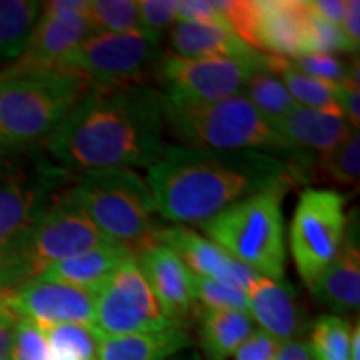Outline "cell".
Returning a JSON list of instances; mask_svg holds the SVG:
<instances>
[{
    "mask_svg": "<svg viewBox=\"0 0 360 360\" xmlns=\"http://www.w3.org/2000/svg\"><path fill=\"white\" fill-rule=\"evenodd\" d=\"M160 94L152 85L90 87L42 148L79 175L96 170L152 167L167 150Z\"/></svg>",
    "mask_w": 360,
    "mask_h": 360,
    "instance_id": "cell-1",
    "label": "cell"
},
{
    "mask_svg": "<svg viewBox=\"0 0 360 360\" xmlns=\"http://www.w3.org/2000/svg\"><path fill=\"white\" fill-rule=\"evenodd\" d=\"M157 214L174 225H200L254 193L307 182L289 162L260 152H220L169 143L147 169Z\"/></svg>",
    "mask_w": 360,
    "mask_h": 360,
    "instance_id": "cell-2",
    "label": "cell"
},
{
    "mask_svg": "<svg viewBox=\"0 0 360 360\" xmlns=\"http://www.w3.org/2000/svg\"><path fill=\"white\" fill-rule=\"evenodd\" d=\"M165 132L175 146L220 152H260L289 162L307 180L317 162L292 146L242 96L215 103H182L160 96Z\"/></svg>",
    "mask_w": 360,
    "mask_h": 360,
    "instance_id": "cell-3",
    "label": "cell"
},
{
    "mask_svg": "<svg viewBox=\"0 0 360 360\" xmlns=\"http://www.w3.org/2000/svg\"><path fill=\"white\" fill-rule=\"evenodd\" d=\"M90 87L64 67L0 70V147H42Z\"/></svg>",
    "mask_w": 360,
    "mask_h": 360,
    "instance_id": "cell-4",
    "label": "cell"
},
{
    "mask_svg": "<svg viewBox=\"0 0 360 360\" xmlns=\"http://www.w3.org/2000/svg\"><path fill=\"white\" fill-rule=\"evenodd\" d=\"M69 195L110 244L132 255L159 244V232L164 225L150 188L135 170L79 174L69 186Z\"/></svg>",
    "mask_w": 360,
    "mask_h": 360,
    "instance_id": "cell-5",
    "label": "cell"
},
{
    "mask_svg": "<svg viewBox=\"0 0 360 360\" xmlns=\"http://www.w3.org/2000/svg\"><path fill=\"white\" fill-rule=\"evenodd\" d=\"M292 184H278L238 200L199 229L204 237L259 276L283 281L287 260L283 199Z\"/></svg>",
    "mask_w": 360,
    "mask_h": 360,
    "instance_id": "cell-6",
    "label": "cell"
},
{
    "mask_svg": "<svg viewBox=\"0 0 360 360\" xmlns=\"http://www.w3.org/2000/svg\"><path fill=\"white\" fill-rule=\"evenodd\" d=\"M74 177L42 147H0V270L13 247Z\"/></svg>",
    "mask_w": 360,
    "mask_h": 360,
    "instance_id": "cell-7",
    "label": "cell"
},
{
    "mask_svg": "<svg viewBox=\"0 0 360 360\" xmlns=\"http://www.w3.org/2000/svg\"><path fill=\"white\" fill-rule=\"evenodd\" d=\"M105 244L110 242L70 199L67 187L13 247L0 270V292L19 289L53 264Z\"/></svg>",
    "mask_w": 360,
    "mask_h": 360,
    "instance_id": "cell-8",
    "label": "cell"
},
{
    "mask_svg": "<svg viewBox=\"0 0 360 360\" xmlns=\"http://www.w3.org/2000/svg\"><path fill=\"white\" fill-rule=\"evenodd\" d=\"M164 39L143 29L130 32H94L67 58L64 69L79 72L90 85L122 89L150 85L164 56Z\"/></svg>",
    "mask_w": 360,
    "mask_h": 360,
    "instance_id": "cell-9",
    "label": "cell"
},
{
    "mask_svg": "<svg viewBox=\"0 0 360 360\" xmlns=\"http://www.w3.org/2000/svg\"><path fill=\"white\" fill-rule=\"evenodd\" d=\"M347 215L345 197L332 188H305L300 193L289 229V247L305 285L315 281L340 254Z\"/></svg>",
    "mask_w": 360,
    "mask_h": 360,
    "instance_id": "cell-10",
    "label": "cell"
},
{
    "mask_svg": "<svg viewBox=\"0 0 360 360\" xmlns=\"http://www.w3.org/2000/svg\"><path fill=\"white\" fill-rule=\"evenodd\" d=\"M255 52L240 58H186L164 52L155 69L162 97L182 103H215L240 96L247 80L265 65Z\"/></svg>",
    "mask_w": 360,
    "mask_h": 360,
    "instance_id": "cell-11",
    "label": "cell"
},
{
    "mask_svg": "<svg viewBox=\"0 0 360 360\" xmlns=\"http://www.w3.org/2000/svg\"><path fill=\"white\" fill-rule=\"evenodd\" d=\"M222 8L231 29L252 51L289 60L307 53V2L233 0L222 2Z\"/></svg>",
    "mask_w": 360,
    "mask_h": 360,
    "instance_id": "cell-12",
    "label": "cell"
},
{
    "mask_svg": "<svg viewBox=\"0 0 360 360\" xmlns=\"http://www.w3.org/2000/svg\"><path fill=\"white\" fill-rule=\"evenodd\" d=\"M179 327L167 321L150 287L130 257L96 295L92 328L101 337H120Z\"/></svg>",
    "mask_w": 360,
    "mask_h": 360,
    "instance_id": "cell-13",
    "label": "cell"
},
{
    "mask_svg": "<svg viewBox=\"0 0 360 360\" xmlns=\"http://www.w3.org/2000/svg\"><path fill=\"white\" fill-rule=\"evenodd\" d=\"M4 299L19 317L29 319L40 327L90 326L96 315V295L60 282L35 281L19 289L2 292Z\"/></svg>",
    "mask_w": 360,
    "mask_h": 360,
    "instance_id": "cell-14",
    "label": "cell"
},
{
    "mask_svg": "<svg viewBox=\"0 0 360 360\" xmlns=\"http://www.w3.org/2000/svg\"><path fill=\"white\" fill-rule=\"evenodd\" d=\"M162 312L174 326L186 327L195 310L193 274L170 247L155 244L135 255Z\"/></svg>",
    "mask_w": 360,
    "mask_h": 360,
    "instance_id": "cell-15",
    "label": "cell"
},
{
    "mask_svg": "<svg viewBox=\"0 0 360 360\" xmlns=\"http://www.w3.org/2000/svg\"><path fill=\"white\" fill-rule=\"evenodd\" d=\"M159 242L170 247L191 269L193 276L212 278L244 292L249 290L259 277V274L187 225H164L159 232Z\"/></svg>",
    "mask_w": 360,
    "mask_h": 360,
    "instance_id": "cell-16",
    "label": "cell"
},
{
    "mask_svg": "<svg viewBox=\"0 0 360 360\" xmlns=\"http://www.w3.org/2000/svg\"><path fill=\"white\" fill-rule=\"evenodd\" d=\"M94 30L87 8L79 12H40L24 53L12 67L17 69H57L82 45Z\"/></svg>",
    "mask_w": 360,
    "mask_h": 360,
    "instance_id": "cell-17",
    "label": "cell"
},
{
    "mask_svg": "<svg viewBox=\"0 0 360 360\" xmlns=\"http://www.w3.org/2000/svg\"><path fill=\"white\" fill-rule=\"evenodd\" d=\"M249 315L260 330L278 342L300 339L305 332L304 314L295 290L283 281L259 276L245 292Z\"/></svg>",
    "mask_w": 360,
    "mask_h": 360,
    "instance_id": "cell-18",
    "label": "cell"
},
{
    "mask_svg": "<svg viewBox=\"0 0 360 360\" xmlns=\"http://www.w3.org/2000/svg\"><path fill=\"white\" fill-rule=\"evenodd\" d=\"M310 292L317 302L334 315L354 312L360 305V244L359 220L347 217L344 244L337 259L315 281Z\"/></svg>",
    "mask_w": 360,
    "mask_h": 360,
    "instance_id": "cell-19",
    "label": "cell"
},
{
    "mask_svg": "<svg viewBox=\"0 0 360 360\" xmlns=\"http://www.w3.org/2000/svg\"><path fill=\"white\" fill-rule=\"evenodd\" d=\"M272 125L285 141L314 159L317 165L355 130L344 117L323 114L300 105Z\"/></svg>",
    "mask_w": 360,
    "mask_h": 360,
    "instance_id": "cell-20",
    "label": "cell"
},
{
    "mask_svg": "<svg viewBox=\"0 0 360 360\" xmlns=\"http://www.w3.org/2000/svg\"><path fill=\"white\" fill-rule=\"evenodd\" d=\"M167 52L186 58H240L255 53L231 25L210 22H175L169 30Z\"/></svg>",
    "mask_w": 360,
    "mask_h": 360,
    "instance_id": "cell-21",
    "label": "cell"
},
{
    "mask_svg": "<svg viewBox=\"0 0 360 360\" xmlns=\"http://www.w3.org/2000/svg\"><path fill=\"white\" fill-rule=\"evenodd\" d=\"M130 257H135V255L122 247L105 244L53 264L39 278L67 283L75 289L97 295L102 287L109 282V278L114 276L115 270Z\"/></svg>",
    "mask_w": 360,
    "mask_h": 360,
    "instance_id": "cell-22",
    "label": "cell"
},
{
    "mask_svg": "<svg viewBox=\"0 0 360 360\" xmlns=\"http://www.w3.org/2000/svg\"><path fill=\"white\" fill-rule=\"evenodd\" d=\"M193 345L192 335L186 327H172L142 334L101 337L98 335V359L101 360H170L187 352Z\"/></svg>",
    "mask_w": 360,
    "mask_h": 360,
    "instance_id": "cell-23",
    "label": "cell"
},
{
    "mask_svg": "<svg viewBox=\"0 0 360 360\" xmlns=\"http://www.w3.org/2000/svg\"><path fill=\"white\" fill-rule=\"evenodd\" d=\"M199 342L207 360H229L252 335L255 323L249 312L195 307Z\"/></svg>",
    "mask_w": 360,
    "mask_h": 360,
    "instance_id": "cell-24",
    "label": "cell"
},
{
    "mask_svg": "<svg viewBox=\"0 0 360 360\" xmlns=\"http://www.w3.org/2000/svg\"><path fill=\"white\" fill-rule=\"evenodd\" d=\"M37 0H0V70L19 60L40 15Z\"/></svg>",
    "mask_w": 360,
    "mask_h": 360,
    "instance_id": "cell-25",
    "label": "cell"
},
{
    "mask_svg": "<svg viewBox=\"0 0 360 360\" xmlns=\"http://www.w3.org/2000/svg\"><path fill=\"white\" fill-rule=\"evenodd\" d=\"M267 67L282 80V84L289 90L297 105L323 112V114L344 117L339 102H337V85L326 84L322 80L300 74V72L292 69L287 58L282 57L267 56Z\"/></svg>",
    "mask_w": 360,
    "mask_h": 360,
    "instance_id": "cell-26",
    "label": "cell"
},
{
    "mask_svg": "<svg viewBox=\"0 0 360 360\" xmlns=\"http://www.w3.org/2000/svg\"><path fill=\"white\" fill-rule=\"evenodd\" d=\"M242 96L272 124L290 114L297 107L289 90L285 89L282 80L269 69L267 62L247 80Z\"/></svg>",
    "mask_w": 360,
    "mask_h": 360,
    "instance_id": "cell-27",
    "label": "cell"
},
{
    "mask_svg": "<svg viewBox=\"0 0 360 360\" xmlns=\"http://www.w3.org/2000/svg\"><path fill=\"white\" fill-rule=\"evenodd\" d=\"M49 344L51 360H101L98 359V335L90 326L42 327Z\"/></svg>",
    "mask_w": 360,
    "mask_h": 360,
    "instance_id": "cell-28",
    "label": "cell"
},
{
    "mask_svg": "<svg viewBox=\"0 0 360 360\" xmlns=\"http://www.w3.org/2000/svg\"><path fill=\"white\" fill-rule=\"evenodd\" d=\"M352 326L342 315H321L314 322L307 340L314 360H350Z\"/></svg>",
    "mask_w": 360,
    "mask_h": 360,
    "instance_id": "cell-29",
    "label": "cell"
},
{
    "mask_svg": "<svg viewBox=\"0 0 360 360\" xmlns=\"http://www.w3.org/2000/svg\"><path fill=\"white\" fill-rule=\"evenodd\" d=\"M87 19L94 32H130L142 29L134 0H89Z\"/></svg>",
    "mask_w": 360,
    "mask_h": 360,
    "instance_id": "cell-30",
    "label": "cell"
},
{
    "mask_svg": "<svg viewBox=\"0 0 360 360\" xmlns=\"http://www.w3.org/2000/svg\"><path fill=\"white\" fill-rule=\"evenodd\" d=\"M360 135L352 130L334 150L319 164V169L340 186H357L360 172Z\"/></svg>",
    "mask_w": 360,
    "mask_h": 360,
    "instance_id": "cell-31",
    "label": "cell"
},
{
    "mask_svg": "<svg viewBox=\"0 0 360 360\" xmlns=\"http://www.w3.org/2000/svg\"><path fill=\"white\" fill-rule=\"evenodd\" d=\"M193 292H195V307L249 312V300L244 290L224 285L212 278L193 276Z\"/></svg>",
    "mask_w": 360,
    "mask_h": 360,
    "instance_id": "cell-32",
    "label": "cell"
},
{
    "mask_svg": "<svg viewBox=\"0 0 360 360\" xmlns=\"http://www.w3.org/2000/svg\"><path fill=\"white\" fill-rule=\"evenodd\" d=\"M289 64L300 74L330 85L345 82V77H347V64L330 53H305V56L292 58Z\"/></svg>",
    "mask_w": 360,
    "mask_h": 360,
    "instance_id": "cell-33",
    "label": "cell"
},
{
    "mask_svg": "<svg viewBox=\"0 0 360 360\" xmlns=\"http://www.w3.org/2000/svg\"><path fill=\"white\" fill-rule=\"evenodd\" d=\"M11 360H51L44 328L29 319L19 317Z\"/></svg>",
    "mask_w": 360,
    "mask_h": 360,
    "instance_id": "cell-34",
    "label": "cell"
},
{
    "mask_svg": "<svg viewBox=\"0 0 360 360\" xmlns=\"http://www.w3.org/2000/svg\"><path fill=\"white\" fill-rule=\"evenodd\" d=\"M337 52L354 53L352 47L349 45L339 25L319 19L310 11L307 27V53H330V56H335Z\"/></svg>",
    "mask_w": 360,
    "mask_h": 360,
    "instance_id": "cell-35",
    "label": "cell"
},
{
    "mask_svg": "<svg viewBox=\"0 0 360 360\" xmlns=\"http://www.w3.org/2000/svg\"><path fill=\"white\" fill-rule=\"evenodd\" d=\"M180 0H141L137 2L143 30L164 39L177 22Z\"/></svg>",
    "mask_w": 360,
    "mask_h": 360,
    "instance_id": "cell-36",
    "label": "cell"
},
{
    "mask_svg": "<svg viewBox=\"0 0 360 360\" xmlns=\"http://www.w3.org/2000/svg\"><path fill=\"white\" fill-rule=\"evenodd\" d=\"M177 22H210V24H227L222 2L207 0H180Z\"/></svg>",
    "mask_w": 360,
    "mask_h": 360,
    "instance_id": "cell-37",
    "label": "cell"
},
{
    "mask_svg": "<svg viewBox=\"0 0 360 360\" xmlns=\"http://www.w3.org/2000/svg\"><path fill=\"white\" fill-rule=\"evenodd\" d=\"M278 347L281 342L260 328H255L249 339L233 354V360H276Z\"/></svg>",
    "mask_w": 360,
    "mask_h": 360,
    "instance_id": "cell-38",
    "label": "cell"
},
{
    "mask_svg": "<svg viewBox=\"0 0 360 360\" xmlns=\"http://www.w3.org/2000/svg\"><path fill=\"white\" fill-rule=\"evenodd\" d=\"M335 96L344 119L350 127L360 129V85L342 82L335 87Z\"/></svg>",
    "mask_w": 360,
    "mask_h": 360,
    "instance_id": "cell-39",
    "label": "cell"
},
{
    "mask_svg": "<svg viewBox=\"0 0 360 360\" xmlns=\"http://www.w3.org/2000/svg\"><path fill=\"white\" fill-rule=\"evenodd\" d=\"M17 321H19V315L8 307L0 292V360L11 359Z\"/></svg>",
    "mask_w": 360,
    "mask_h": 360,
    "instance_id": "cell-40",
    "label": "cell"
},
{
    "mask_svg": "<svg viewBox=\"0 0 360 360\" xmlns=\"http://www.w3.org/2000/svg\"><path fill=\"white\" fill-rule=\"evenodd\" d=\"M342 32H344L345 39L350 47H352L354 53L359 52L360 45V2L359 0H347L345 2V12L344 20L340 24Z\"/></svg>",
    "mask_w": 360,
    "mask_h": 360,
    "instance_id": "cell-41",
    "label": "cell"
},
{
    "mask_svg": "<svg viewBox=\"0 0 360 360\" xmlns=\"http://www.w3.org/2000/svg\"><path fill=\"white\" fill-rule=\"evenodd\" d=\"M307 6L314 15L326 22H330V24L340 27L342 20H344L345 0H310Z\"/></svg>",
    "mask_w": 360,
    "mask_h": 360,
    "instance_id": "cell-42",
    "label": "cell"
},
{
    "mask_svg": "<svg viewBox=\"0 0 360 360\" xmlns=\"http://www.w3.org/2000/svg\"><path fill=\"white\" fill-rule=\"evenodd\" d=\"M276 360H314L312 354H310L307 340L302 339H294L282 342L278 352L276 355Z\"/></svg>",
    "mask_w": 360,
    "mask_h": 360,
    "instance_id": "cell-43",
    "label": "cell"
},
{
    "mask_svg": "<svg viewBox=\"0 0 360 360\" xmlns=\"http://www.w3.org/2000/svg\"><path fill=\"white\" fill-rule=\"evenodd\" d=\"M350 360H360V323L355 322V326L350 330Z\"/></svg>",
    "mask_w": 360,
    "mask_h": 360,
    "instance_id": "cell-44",
    "label": "cell"
},
{
    "mask_svg": "<svg viewBox=\"0 0 360 360\" xmlns=\"http://www.w3.org/2000/svg\"><path fill=\"white\" fill-rule=\"evenodd\" d=\"M187 352H188V350H187ZM170 360H202V359L197 354H187V355L186 354H179Z\"/></svg>",
    "mask_w": 360,
    "mask_h": 360,
    "instance_id": "cell-45",
    "label": "cell"
},
{
    "mask_svg": "<svg viewBox=\"0 0 360 360\" xmlns=\"http://www.w3.org/2000/svg\"><path fill=\"white\" fill-rule=\"evenodd\" d=\"M8 360H11V359H8Z\"/></svg>",
    "mask_w": 360,
    "mask_h": 360,
    "instance_id": "cell-46",
    "label": "cell"
}]
</instances>
